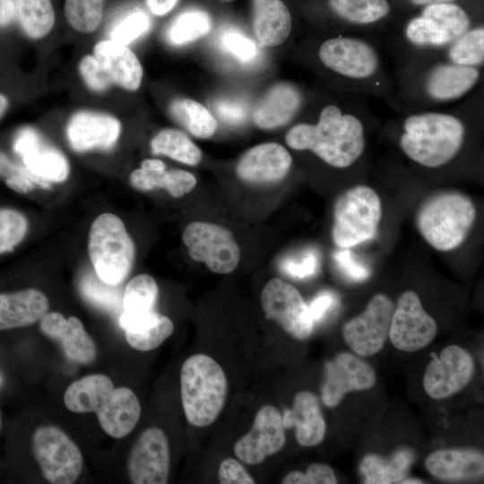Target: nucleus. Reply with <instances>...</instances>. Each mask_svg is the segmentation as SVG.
<instances>
[{"instance_id":"nucleus-24","label":"nucleus","mask_w":484,"mask_h":484,"mask_svg":"<svg viewBox=\"0 0 484 484\" xmlns=\"http://www.w3.org/2000/svg\"><path fill=\"white\" fill-rule=\"evenodd\" d=\"M304 102L303 91L295 83L276 82L256 105L253 112V120L263 129L281 127L298 115Z\"/></svg>"},{"instance_id":"nucleus-3","label":"nucleus","mask_w":484,"mask_h":484,"mask_svg":"<svg viewBox=\"0 0 484 484\" xmlns=\"http://www.w3.org/2000/svg\"><path fill=\"white\" fill-rule=\"evenodd\" d=\"M315 57L334 91L364 98L375 97L402 112L394 81L385 66L376 39L330 33L317 45Z\"/></svg>"},{"instance_id":"nucleus-56","label":"nucleus","mask_w":484,"mask_h":484,"mask_svg":"<svg viewBox=\"0 0 484 484\" xmlns=\"http://www.w3.org/2000/svg\"><path fill=\"white\" fill-rule=\"evenodd\" d=\"M283 484H308L306 473L302 471H291L287 474L283 480Z\"/></svg>"},{"instance_id":"nucleus-34","label":"nucleus","mask_w":484,"mask_h":484,"mask_svg":"<svg viewBox=\"0 0 484 484\" xmlns=\"http://www.w3.org/2000/svg\"><path fill=\"white\" fill-rule=\"evenodd\" d=\"M415 458L410 449H401L388 458L368 454L361 462L359 471L367 484L401 483L406 479Z\"/></svg>"},{"instance_id":"nucleus-49","label":"nucleus","mask_w":484,"mask_h":484,"mask_svg":"<svg viewBox=\"0 0 484 484\" xmlns=\"http://www.w3.org/2000/svg\"><path fill=\"white\" fill-rule=\"evenodd\" d=\"M333 258L343 275L354 281H362L368 278L369 269L357 255L347 248L337 251Z\"/></svg>"},{"instance_id":"nucleus-14","label":"nucleus","mask_w":484,"mask_h":484,"mask_svg":"<svg viewBox=\"0 0 484 484\" xmlns=\"http://www.w3.org/2000/svg\"><path fill=\"white\" fill-rule=\"evenodd\" d=\"M436 332V323L419 296L411 290L403 292L392 316L388 337L393 345L402 351H416L429 344Z\"/></svg>"},{"instance_id":"nucleus-21","label":"nucleus","mask_w":484,"mask_h":484,"mask_svg":"<svg viewBox=\"0 0 484 484\" xmlns=\"http://www.w3.org/2000/svg\"><path fill=\"white\" fill-rule=\"evenodd\" d=\"M325 376L322 401L327 407L338 405L347 393L370 389L376 383L374 369L348 352L325 364Z\"/></svg>"},{"instance_id":"nucleus-25","label":"nucleus","mask_w":484,"mask_h":484,"mask_svg":"<svg viewBox=\"0 0 484 484\" xmlns=\"http://www.w3.org/2000/svg\"><path fill=\"white\" fill-rule=\"evenodd\" d=\"M96 414L100 427L108 436L122 438L137 424L141 404L130 388L121 386L113 389Z\"/></svg>"},{"instance_id":"nucleus-42","label":"nucleus","mask_w":484,"mask_h":484,"mask_svg":"<svg viewBox=\"0 0 484 484\" xmlns=\"http://www.w3.org/2000/svg\"><path fill=\"white\" fill-rule=\"evenodd\" d=\"M82 296L102 310L112 312L119 308L121 295L117 285L102 281L97 274L85 273L80 280Z\"/></svg>"},{"instance_id":"nucleus-10","label":"nucleus","mask_w":484,"mask_h":484,"mask_svg":"<svg viewBox=\"0 0 484 484\" xmlns=\"http://www.w3.org/2000/svg\"><path fill=\"white\" fill-rule=\"evenodd\" d=\"M33 456L45 480L52 484H72L82 470V455L77 445L55 426H42L31 436Z\"/></svg>"},{"instance_id":"nucleus-44","label":"nucleus","mask_w":484,"mask_h":484,"mask_svg":"<svg viewBox=\"0 0 484 484\" xmlns=\"http://www.w3.org/2000/svg\"><path fill=\"white\" fill-rule=\"evenodd\" d=\"M27 218L12 208H0V255L13 251L26 237Z\"/></svg>"},{"instance_id":"nucleus-31","label":"nucleus","mask_w":484,"mask_h":484,"mask_svg":"<svg viewBox=\"0 0 484 484\" xmlns=\"http://www.w3.org/2000/svg\"><path fill=\"white\" fill-rule=\"evenodd\" d=\"M430 474L440 480L479 478L484 472V457L471 449H442L432 453L425 462Z\"/></svg>"},{"instance_id":"nucleus-22","label":"nucleus","mask_w":484,"mask_h":484,"mask_svg":"<svg viewBox=\"0 0 484 484\" xmlns=\"http://www.w3.org/2000/svg\"><path fill=\"white\" fill-rule=\"evenodd\" d=\"M39 328L45 336L60 344L70 360L86 365L96 359V344L77 317L66 319L58 312L47 313L39 321Z\"/></svg>"},{"instance_id":"nucleus-41","label":"nucleus","mask_w":484,"mask_h":484,"mask_svg":"<svg viewBox=\"0 0 484 484\" xmlns=\"http://www.w3.org/2000/svg\"><path fill=\"white\" fill-rule=\"evenodd\" d=\"M104 4L105 0H65V16L73 30L91 33L101 22Z\"/></svg>"},{"instance_id":"nucleus-28","label":"nucleus","mask_w":484,"mask_h":484,"mask_svg":"<svg viewBox=\"0 0 484 484\" xmlns=\"http://www.w3.org/2000/svg\"><path fill=\"white\" fill-rule=\"evenodd\" d=\"M129 181L139 191L162 188L177 198L189 193L196 186L193 174L181 169L168 171L164 162L156 159L144 160L139 169L131 172Z\"/></svg>"},{"instance_id":"nucleus-40","label":"nucleus","mask_w":484,"mask_h":484,"mask_svg":"<svg viewBox=\"0 0 484 484\" xmlns=\"http://www.w3.org/2000/svg\"><path fill=\"white\" fill-rule=\"evenodd\" d=\"M210 29L211 19L207 13L198 9L186 10L171 22L167 38L173 45H185L203 37Z\"/></svg>"},{"instance_id":"nucleus-16","label":"nucleus","mask_w":484,"mask_h":484,"mask_svg":"<svg viewBox=\"0 0 484 484\" xmlns=\"http://www.w3.org/2000/svg\"><path fill=\"white\" fill-rule=\"evenodd\" d=\"M474 374V360L458 345H449L427 367L423 386L433 399L449 397L465 387Z\"/></svg>"},{"instance_id":"nucleus-30","label":"nucleus","mask_w":484,"mask_h":484,"mask_svg":"<svg viewBox=\"0 0 484 484\" xmlns=\"http://www.w3.org/2000/svg\"><path fill=\"white\" fill-rule=\"evenodd\" d=\"M254 31L262 46L277 47L290 38L292 14L282 0H253Z\"/></svg>"},{"instance_id":"nucleus-60","label":"nucleus","mask_w":484,"mask_h":484,"mask_svg":"<svg viewBox=\"0 0 484 484\" xmlns=\"http://www.w3.org/2000/svg\"><path fill=\"white\" fill-rule=\"evenodd\" d=\"M2 381H3V378H2V376L0 375V385L2 384Z\"/></svg>"},{"instance_id":"nucleus-38","label":"nucleus","mask_w":484,"mask_h":484,"mask_svg":"<svg viewBox=\"0 0 484 484\" xmlns=\"http://www.w3.org/2000/svg\"><path fill=\"white\" fill-rule=\"evenodd\" d=\"M171 117L195 137L206 139L213 135L217 121L201 103L190 99H177L169 104Z\"/></svg>"},{"instance_id":"nucleus-58","label":"nucleus","mask_w":484,"mask_h":484,"mask_svg":"<svg viewBox=\"0 0 484 484\" xmlns=\"http://www.w3.org/2000/svg\"><path fill=\"white\" fill-rule=\"evenodd\" d=\"M8 107H9V100H8L7 97L5 95L0 93V118L5 113Z\"/></svg>"},{"instance_id":"nucleus-62","label":"nucleus","mask_w":484,"mask_h":484,"mask_svg":"<svg viewBox=\"0 0 484 484\" xmlns=\"http://www.w3.org/2000/svg\"><path fill=\"white\" fill-rule=\"evenodd\" d=\"M225 1H229V0H225Z\"/></svg>"},{"instance_id":"nucleus-48","label":"nucleus","mask_w":484,"mask_h":484,"mask_svg":"<svg viewBox=\"0 0 484 484\" xmlns=\"http://www.w3.org/2000/svg\"><path fill=\"white\" fill-rule=\"evenodd\" d=\"M220 45L227 52L244 62L254 59L258 52L252 39L235 30H228L221 34Z\"/></svg>"},{"instance_id":"nucleus-8","label":"nucleus","mask_w":484,"mask_h":484,"mask_svg":"<svg viewBox=\"0 0 484 484\" xmlns=\"http://www.w3.org/2000/svg\"><path fill=\"white\" fill-rule=\"evenodd\" d=\"M88 252L95 273L105 282L118 285L131 272L135 247L122 220L104 212L91 225Z\"/></svg>"},{"instance_id":"nucleus-15","label":"nucleus","mask_w":484,"mask_h":484,"mask_svg":"<svg viewBox=\"0 0 484 484\" xmlns=\"http://www.w3.org/2000/svg\"><path fill=\"white\" fill-rule=\"evenodd\" d=\"M169 462V441L163 430L146 428L130 451L127 459L129 480L134 484H166Z\"/></svg>"},{"instance_id":"nucleus-47","label":"nucleus","mask_w":484,"mask_h":484,"mask_svg":"<svg viewBox=\"0 0 484 484\" xmlns=\"http://www.w3.org/2000/svg\"><path fill=\"white\" fill-rule=\"evenodd\" d=\"M78 69L86 86L93 91L103 92L112 84L108 75L94 55L83 56L79 63Z\"/></svg>"},{"instance_id":"nucleus-50","label":"nucleus","mask_w":484,"mask_h":484,"mask_svg":"<svg viewBox=\"0 0 484 484\" xmlns=\"http://www.w3.org/2000/svg\"><path fill=\"white\" fill-rule=\"evenodd\" d=\"M219 480L221 484H254L255 482L246 468L233 458H227L220 462Z\"/></svg>"},{"instance_id":"nucleus-55","label":"nucleus","mask_w":484,"mask_h":484,"mask_svg":"<svg viewBox=\"0 0 484 484\" xmlns=\"http://www.w3.org/2000/svg\"><path fill=\"white\" fill-rule=\"evenodd\" d=\"M177 0H146L149 10L155 15L161 16L170 12Z\"/></svg>"},{"instance_id":"nucleus-54","label":"nucleus","mask_w":484,"mask_h":484,"mask_svg":"<svg viewBox=\"0 0 484 484\" xmlns=\"http://www.w3.org/2000/svg\"><path fill=\"white\" fill-rule=\"evenodd\" d=\"M15 20L13 0H0V28L9 26Z\"/></svg>"},{"instance_id":"nucleus-29","label":"nucleus","mask_w":484,"mask_h":484,"mask_svg":"<svg viewBox=\"0 0 484 484\" xmlns=\"http://www.w3.org/2000/svg\"><path fill=\"white\" fill-rule=\"evenodd\" d=\"M282 422L285 428H296V438L302 446L317 445L324 437L325 423L317 398L311 392L296 394L292 409L284 411Z\"/></svg>"},{"instance_id":"nucleus-57","label":"nucleus","mask_w":484,"mask_h":484,"mask_svg":"<svg viewBox=\"0 0 484 484\" xmlns=\"http://www.w3.org/2000/svg\"><path fill=\"white\" fill-rule=\"evenodd\" d=\"M414 7H423L432 4L461 2L462 0H407Z\"/></svg>"},{"instance_id":"nucleus-12","label":"nucleus","mask_w":484,"mask_h":484,"mask_svg":"<svg viewBox=\"0 0 484 484\" xmlns=\"http://www.w3.org/2000/svg\"><path fill=\"white\" fill-rule=\"evenodd\" d=\"M261 306L267 319L295 339L306 340L311 335L315 324L308 307L293 285L279 278L270 280L263 289Z\"/></svg>"},{"instance_id":"nucleus-27","label":"nucleus","mask_w":484,"mask_h":484,"mask_svg":"<svg viewBox=\"0 0 484 484\" xmlns=\"http://www.w3.org/2000/svg\"><path fill=\"white\" fill-rule=\"evenodd\" d=\"M49 302L37 289L0 293V330L31 325L48 313Z\"/></svg>"},{"instance_id":"nucleus-19","label":"nucleus","mask_w":484,"mask_h":484,"mask_svg":"<svg viewBox=\"0 0 484 484\" xmlns=\"http://www.w3.org/2000/svg\"><path fill=\"white\" fill-rule=\"evenodd\" d=\"M326 7L334 22L331 33L369 38L393 13L390 0H326Z\"/></svg>"},{"instance_id":"nucleus-18","label":"nucleus","mask_w":484,"mask_h":484,"mask_svg":"<svg viewBox=\"0 0 484 484\" xmlns=\"http://www.w3.org/2000/svg\"><path fill=\"white\" fill-rule=\"evenodd\" d=\"M284 430L278 409L263 406L255 414L251 429L235 443L234 453L246 464H260L284 446Z\"/></svg>"},{"instance_id":"nucleus-26","label":"nucleus","mask_w":484,"mask_h":484,"mask_svg":"<svg viewBox=\"0 0 484 484\" xmlns=\"http://www.w3.org/2000/svg\"><path fill=\"white\" fill-rule=\"evenodd\" d=\"M93 52L112 83L131 91L140 87L143 67L136 55L127 46L111 39L102 40L95 45Z\"/></svg>"},{"instance_id":"nucleus-43","label":"nucleus","mask_w":484,"mask_h":484,"mask_svg":"<svg viewBox=\"0 0 484 484\" xmlns=\"http://www.w3.org/2000/svg\"><path fill=\"white\" fill-rule=\"evenodd\" d=\"M0 177L13 190L27 194L35 188H49L52 184L43 180L24 166L14 162L2 151H0Z\"/></svg>"},{"instance_id":"nucleus-39","label":"nucleus","mask_w":484,"mask_h":484,"mask_svg":"<svg viewBox=\"0 0 484 484\" xmlns=\"http://www.w3.org/2000/svg\"><path fill=\"white\" fill-rule=\"evenodd\" d=\"M151 152L164 155L190 166L197 165L202 159L200 149L183 132L166 128L160 131L151 142Z\"/></svg>"},{"instance_id":"nucleus-23","label":"nucleus","mask_w":484,"mask_h":484,"mask_svg":"<svg viewBox=\"0 0 484 484\" xmlns=\"http://www.w3.org/2000/svg\"><path fill=\"white\" fill-rule=\"evenodd\" d=\"M291 165V155L283 145L265 143L246 151L238 160L236 171L243 181L271 183L284 178Z\"/></svg>"},{"instance_id":"nucleus-7","label":"nucleus","mask_w":484,"mask_h":484,"mask_svg":"<svg viewBox=\"0 0 484 484\" xmlns=\"http://www.w3.org/2000/svg\"><path fill=\"white\" fill-rule=\"evenodd\" d=\"M181 401L186 420L204 428L220 414L228 394V381L220 365L199 353L189 357L180 371Z\"/></svg>"},{"instance_id":"nucleus-35","label":"nucleus","mask_w":484,"mask_h":484,"mask_svg":"<svg viewBox=\"0 0 484 484\" xmlns=\"http://www.w3.org/2000/svg\"><path fill=\"white\" fill-rule=\"evenodd\" d=\"M13 1L15 19L30 39H42L50 32L56 20L51 0Z\"/></svg>"},{"instance_id":"nucleus-36","label":"nucleus","mask_w":484,"mask_h":484,"mask_svg":"<svg viewBox=\"0 0 484 484\" xmlns=\"http://www.w3.org/2000/svg\"><path fill=\"white\" fill-rule=\"evenodd\" d=\"M437 55L456 65L483 68V22H480L471 27Z\"/></svg>"},{"instance_id":"nucleus-17","label":"nucleus","mask_w":484,"mask_h":484,"mask_svg":"<svg viewBox=\"0 0 484 484\" xmlns=\"http://www.w3.org/2000/svg\"><path fill=\"white\" fill-rule=\"evenodd\" d=\"M13 149L23 166L36 177L51 184L67 179L70 173L68 160L36 129L22 128L15 136Z\"/></svg>"},{"instance_id":"nucleus-32","label":"nucleus","mask_w":484,"mask_h":484,"mask_svg":"<svg viewBox=\"0 0 484 484\" xmlns=\"http://www.w3.org/2000/svg\"><path fill=\"white\" fill-rule=\"evenodd\" d=\"M157 298L158 285L151 275L143 273L131 279L123 294L120 326L125 330L154 312Z\"/></svg>"},{"instance_id":"nucleus-46","label":"nucleus","mask_w":484,"mask_h":484,"mask_svg":"<svg viewBox=\"0 0 484 484\" xmlns=\"http://www.w3.org/2000/svg\"><path fill=\"white\" fill-rule=\"evenodd\" d=\"M319 266V253L313 248L302 252L298 256L284 257L280 263V268L284 273L299 280L313 277Z\"/></svg>"},{"instance_id":"nucleus-51","label":"nucleus","mask_w":484,"mask_h":484,"mask_svg":"<svg viewBox=\"0 0 484 484\" xmlns=\"http://www.w3.org/2000/svg\"><path fill=\"white\" fill-rule=\"evenodd\" d=\"M212 108L220 120L229 125H239L246 120L247 116L246 106L233 99L216 100Z\"/></svg>"},{"instance_id":"nucleus-9","label":"nucleus","mask_w":484,"mask_h":484,"mask_svg":"<svg viewBox=\"0 0 484 484\" xmlns=\"http://www.w3.org/2000/svg\"><path fill=\"white\" fill-rule=\"evenodd\" d=\"M382 217L377 193L364 185L342 192L333 205L332 238L336 246L349 248L374 238Z\"/></svg>"},{"instance_id":"nucleus-13","label":"nucleus","mask_w":484,"mask_h":484,"mask_svg":"<svg viewBox=\"0 0 484 484\" xmlns=\"http://www.w3.org/2000/svg\"><path fill=\"white\" fill-rule=\"evenodd\" d=\"M393 310V303L386 295L376 294L362 314L344 324V341L360 356L377 353L389 336Z\"/></svg>"},{"instance_id":"nucleus-33","label":"nucleus","mask_w":484,"mask_h":484,"mask_svg":"<svg viewBox=\"0 0 484 484\" xmlns=\"http://www.w3.org/2000/svg\"><path fill=\"white\" fill-rule=\"evenodd\" d=\"M113 389L114 385L107 376L89 375L67 387L64 402L65 407L73 412H96Z\"/></svg>"},{"instance_id":"nucleus-52","label":"nucleus","mask_w":484,"mask_h":484,"mask_svg":"<svg viewBox=\"0 0 484 484\" xmlns=\"http://www.w3.org/2000/svg\"><path fill=\"white\" fill-rule=\"evenodd\" d=\"M339 305V298L331 290L319 292L310 302L308 311L314 324L321 322L324 317Z\"/></svg>"},{"instance_id":"nucleus-4","label":"nucleus","mask_w":484,"mask_h":484,"mask_svg":"<svg viewBox=\"0 0 484 484\" xmlns=\"http://www.w3.org/2000/svg\"><path fill=\"white\" fill-rule=\"evenodd\" d=\"M482 79L483 68L456 65L435 54L400 65L394 88L402 111L429 109L467 97Z\"/></svg>"},{"instance_id":"nucleus-61","label":"nucleus","mask_w":484,"mask_h":484,"mask_svg":"<svg viewBox=\"0 0 484 484\" xmlns=\"http://www.w3.org/2000/svg\"><path fill=\"white\" fill-rule=\"evenodd\" d=\"M0 428H1V416H0Z\"/></svg>"},{"instance_id":"nucleus-11","label":"nucleus","mask_w":484,"mask_h":484,"mask_svg":"<svg viewBox=\"0 0 484 484\" xmlns=\"http://www.w3.org/2000/svg\"><path fill=\"white\" fill-rule=\"evenodd\" d=\"M182 239L192 259L203 262L213 272H232L240 259V250L231 232L225 228L203 221L189 223Z\"/></svg>"},{"instance_id":"nucleus-2","label":"nucleus","mask_w":484,"mask_h":484,"mask_svg":"<svg viewBox=\"0 0 484 484\" xmlns=\"http://www.w3.org/2000/svg\"><path fill=\"white\" fill-rule=\"evenodd\" d=\"M483 85L451 110H406L393 122L399 129L398 146L416 165L441 169L454 161L464 149L472 124L484 114Z\"/></svg>"},{"instance_id":"nucleus-53","label":"nucleus","mask_w":484,"mask_h":484,"mask_svg":"<svg viewBox=\"0 0 484 484\" xmlns=\"http://www.w3.org/2000/svg\"><path fill=\"white\" fill-rule=\"evenodd\" d=\"M308 484H335L337 479L330 466L321 462L310 464L306 471Z\"/></svg>"},{"instance_id":"nucleus-1","label":"nucleus","mask_w":484,"mask_h":484,"mask_svg":"<svg viewBox=\"0 0 484 484\" xmlns=\"http://www.w3.org/2000/svg\"><path fill=\"white\" fill-rule=\"evenodd\" d=\"M371 113L364 97L334 91L315 121L294 125L285 142L294 151L312 152L333 169H347L365 154Z\"/></svg>"},{"instance_id":"nucleus-45","label":"nucleus","mask_w":484,"mask_h":484,"mask_svg":"<svg viewBox=\"0 0 484 484\" xmlns=\"http://www.w3.org/2000/svg\"><path fill=\"white\" fill-rule=\"evenodd\" d=\"M151 28L150 17L141 10L127 13L112 28L110 39L117 44L127 46Z\"/></svg>"},{"instance_id":"nucleus-59","label":"nucleus","mask_w":484,"mask_h":484,"mask_svg":"<svg viewBox=\"0 0 484 484\" xmlns=\"http://www.w3.org/2000/svg\"><path fill=\"white\" fill-rule=\"evenodd\" d=\"M401 483L402 484H421L423 483L422 480H417V479H404L403 480L401 481Z\"/></svg>"},{"instance_id":"nucleus-20","label":"nucleus","mask_w":484,"mask_h":484,"mask_svg":"<svg viewBox=\"0 0 484 484\" xmlns=\"http://www.w3.org/2000/svg\"><path fill=\"white\" fill-rule=\"evenodd\" d=\"M65 132L74 151H108L120 136L121 123L109 114L80 110L70 117Z\"/></svg>"},{"instance_id":"nucleus-37","label":"nucleus","mask_w":484,"mask_h":484,"mask_svg":"<svg viewBox=\"0 0 484 484\" xmlns=\"http://www.w3.org/2000/svg\"><path fill=\"white\" fill-rule=\"evenodd\" d=\"M174 331L172 321L154 311L148 317L125 330L128 344L141 351L158 348Z\"/></svg>"},{"instance_id":"nucleus-6","label":"nucleus","mask_w":484,"mask_h":484,"mask_svg":"<svg viewBox=\"0 0 484 484\" xmlns=\"http://www.w3.org/2000/svg\"><path fill=\"white\" fill-rule=\"evenodd\" d=\"M476 208L465 194L443 190L427 196L415 213L417 229L438 251L461 246L472 229Z\"/></svg>"},{"instance_id":"nucleus-5","label":"nucleus","mask_w":484,"mask_h":484,"mask_svg":"<svg viewBox=\"0 0 484 484\" xmlns=\"http://www.w3.org/2000/svg\"><path fill=\"white\" fill-rule=\"evenodd\" d=\"M478 22L460 2L428 4L410 17L390 39H385L386 46L400 65L442 52Z\"/></svg>"}]
</instances>
